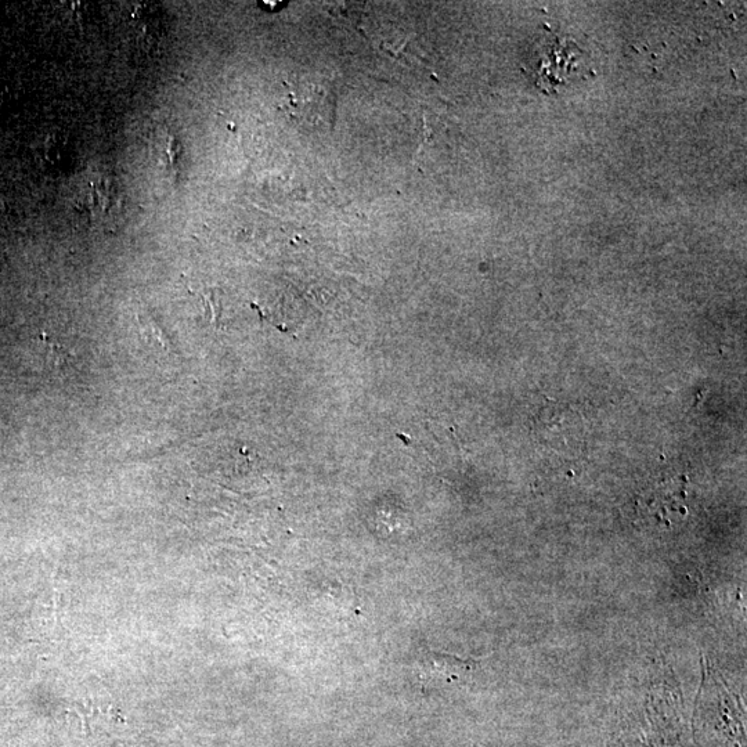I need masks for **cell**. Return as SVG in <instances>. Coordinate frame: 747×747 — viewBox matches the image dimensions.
Segmentation results:
<instances>
[{
	"label": "cell",
	"instance_id": "2",
	"mask_svg": "<svg viewBox=\"0 0 747 747\" xmlns=\"http://www.w3.org/2000/svg\"><path fill=\"white\" fill-rule=\"evenodd\" d=\"M475 669L472 660L458 659L457 656L445 655V653H429L422 662V677L427 682H440V684H453L471 674Z\"/></svg>",
	"mask_w": 747,
	"mask_h": 747
},
{
	"label": "cell",
	"instance_id": "1",
	"mask_svg": "<svg viewBox=\"0 0 747 747\" xmlns=\"http://www.w3.org/2000/svg\"><path fill=\"white\" fill-rule=\"evenodd\" d=\"M285 111L299 124L330 126L334 121L335 95L331 86L309 78L287 83Z\"/></svg>",
	"mask_w": 747,
	"mask_h": 747
}]
</instances>
